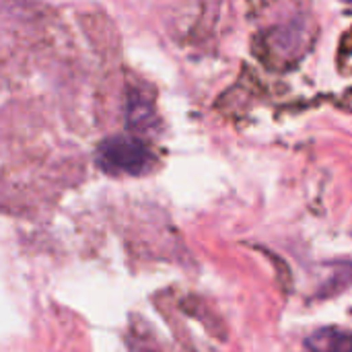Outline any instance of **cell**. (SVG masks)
Here are the masks:
<instances>
[{"mask_svg": "<svg viewBox=\"0 0 352 352\" xmlns=\"http://www.w3.org/2000/svg\"><path fill=\"white\" fill-rule=\"evenodd\" d=\"M97 165L111 175H142L153 165V153L138 138L111 136L99 144Z\"/></svg>", "mask_w": 352, "mask_h": 352, "instance_id": "cell-1", "label": "cell"}, {"mask_svg": "<svg viewBox=\"0 0 352 352\" xmlns=\"http://www.w3.org/2000/svg\"><path fill=\"white\" fill-rule=\"evenodd\" d=\"M305 346L309 352H352V332L342 328H322L305 340Z\"/></svg>", "mask_w": 352, "mask_h": 352, "instance_id": "cell-2", "label": "cell"}, {"mask_svg": "<svg viewBox=\"0 0 352 352\" xmlns=\"http://www.w3.org/2000/svg\"><path fill=\"white\" fill-rule=\"evenodd\" d=\"M153 118V109L148 107V101L138 99V97H130V105H128V122L134 128H146L151 124Z\"/></svg>", "mask_w": 352, "mask_h": 352, "instance_id": "cell-3", "label": "cell"}]
</instances>
